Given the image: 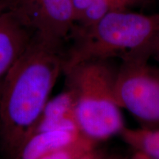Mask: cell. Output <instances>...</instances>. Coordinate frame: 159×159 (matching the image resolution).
<instances>
[{"label":"cell","mask_w":159,"mask_h":159,"mask_svg":"<svg viewBox=\"0 0 159 159\" xmlns=\"http://www.w3.org/2000/svg\"><path fill=\"white\" fill-rule=\"evenodd\" d=\"M125 143L150 159H159V129L125 128L120 133Z\"/></svg>","instance_id":"obj_10"},{"label":"cell","mask_w":159,"mask_h":159,"mask_svg":"<svg viewBox=\"0 0 159 159\" xmlns=\"http://www.w3.org/2000/svg\"><path fill=\"white\" fill-rule=\"evenodd\" d=\"M32 35L8 12L0 16V82L26 49Z\"/></svg>","instance_id":"obj_6"},{"label":"cell","mask_w":159,"mask_h":159,"mask_svg":"<svg viewBox=\"0 0 159 159\" xmlns=\"http://www.w3.org/2000/svg\"><path fill=\"white\" fill-rule=\"evenodd\" d=\"M63 45L33 35L2 80L0 134L4 150L12 158L33 133L63 74Z\"/></svg>","instance_id":"obj_1"},{"label":"cell","mask_w":159,"mask_h":159,"mask_svg":"<svg viewBox=\"0 0 159 159\" xmlns=\"http://www.w3.org/2000/svg\"><path fill=\"white\" fill-rule=\"evenodd\" d=\"M8 13L32 35L64 43L75 26L73 0H8Z\"/></svg>","instance_id":"obj_5"},{"label":"cell","mask_w":159,"mask_h":159,"mask_svg":"<svg viewBox=\"0 0 159 159\" xmlns=\"http://www.w3.org/2000/svg\"><path fill=\"white\" fill-rule=\"evenodd\" d=\"M1 83H2V81L0 82V91H1Z\"/></svg>","instance_id":"obj_17"},{"label":"cell","mask_w":159,"mask_h":159,"mask_svg":"<svg viewBox=\"0 0 159 159\" xmlns=\"http://www.w3.org/2000/svg\"><path fill=\"white\" fill-rule=\"evenodd\" d=\"M147 52L130 53L117 68L115 94L124 108L142 125L159 129V69L149 64Z\"/></svg>","instance_id":"obj_4"},{"label":"cell","mask_w":159,"mask_h":159,"mask_svg":"<svg viewBox=\"0 0 159 159\" xmlns=\"http://www.w3.org/2000/svg\"><path fill=\"white\" fill-rule=\"evenodd\" d=\"M54 129L79 130L75 120L72 98L66 89L55 98L49 99L33 133Z\"/></svg>","instance_id":"obj_9"},{"label":"cell","mask_w":159,"mask_h":159,"mask_svg":"<svg viewBox=\"0 0 159 159\" xmlns=\"http://www.w3.org/2000/svg\"><path fill=\"white\" fill-rule=\"evenodd\" d=\"M111 61H86L63 71L80 132L96 143L119 135L125 128L115 94L117 69Z\"/></svg>","instance_id":"obj_3"},{"label":"cell","mask_w":159,"mask_h":159,"mask_svg":"<svg viewBox=\"0 0 159 159\" xmlns=\"http://www.w3.org/2000/svg\"><path fill=\"white\" fill-rule=\"evenodd\" d=\"M95 159H115V158H111V157H101L97 154L96 157H95Z\"/></svg>","instance_id":"obj_15"},{"label":"cell","mask_w":159,"mask_h":159,"mask_svg":"<svg viewBox=\"0 0 159 159\" xmlns=\"http://www.w3.org/2000/svg\"><path fill=\"white\" fill-rule=\"evenodd\" d=\"M65 50L63 69L97 60H111L136 52H148L159 36V13L113 12L86 27H75Z\"/></svg>","instance_id":"obj_2"},{"label":"cell","mask_w":159,"mask_h":159,"mask_svg":"<svg viewBox=\"0 0 159 159\" xmlns=\"http://www.w3.org/2000/svg\"><path fill=\"white\" fill-rule=\"evenodd\" d=\"M3 13V11H2V6L1 3H0V16Z\"/></svg>","instance_id":"obj_16"},{"label":"cell","mask_w":159,"mask_h":159,"mask_svg":"<svg viewBox=\"0 0 159 159\" xmlns=\"http://www.w3.org/2000/svg\"><path fill=\"white\" fill-rule=\"evenodd\" d=\"M82 136L79 130L71 129L35 131L21 145L13 159H39L73 144Z\"/></svg>","instance_id":"obj_7"},{"label":"cell","mask_w":159,"mask_h":159,"mask_svg":"<svg viewBox=\"0 0 159 159\" xmlns=\"http://www.w3.org/2000/svg\"><path fill=\"white\" fill-rule=\"evenodd\" d=\"M97 144L83 136L73 144L50 152L39 159H82L95 150Z\"/></svg>","instance_id":"obj_11"},{"label":"cell","mask_w":159,"mask_h":159,"mask_svg":"<svg viewBox=\"0 0 159 159\" xmlns=\"http://www.w3.org/2000/svg\"><path fill=\"white\" fill-rule=\"evenodd\" d=\"M152 56L156 57L159 60V36L157 39L156 42H155L153 47H152Z\"/></svg>","instance_id":"obj_12"},{"label":"cell","mask_w":159,"mask_h":159,"mask_svg":"<svg viewBox=\"0 0 159 159\" xmlns=\"http://www.w3.org/2000/svg\"><path fill=\"white\" fill-rule=\"evenodd\" d=\"M129 159H150L148 156L142 153V152H139V151H136L135 153L131 156V157Z\"/></svg>","instance_id":"obj_13"},{"label":"cell","mask_w":159,"mask_h":159,"mask_svg":"<svg viewBox=\"0 0 159 159\" xmlns=\"http://www.w3.org/2000/svg\"><path fill=\"white\" fill-rule=\"evenodd\" d=\"M95 157H96V152H95L94 150L92 152H91V153L85 156L84 158H83L82 159H95Z\"/></svg>","instance_id":"obj_14"},{"label":"cell","mask_w":159,"mask_h":159,"mask_svg":"<svg viewBox=\"0 0 159 159\" xmlns=\"http://www.w3.org/2000/svg\"><path fill=\"white\" fill-rule=\"evenodd\" d=\"M154 0H73L75 27H86L113 12L149 7Z\"/></svg>","instance_id":"obj_8"}]
</instances>
